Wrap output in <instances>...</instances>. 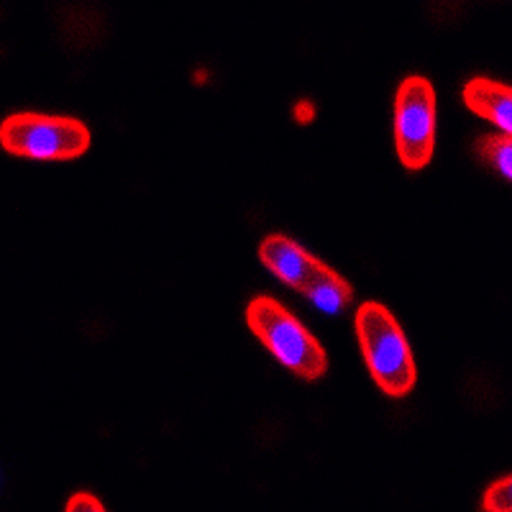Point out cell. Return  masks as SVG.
Listing matches in <instances>:
<instances>
[{"instance_id": "52a82bcc", "label": "cell", "mask_w": 512, "mask_h": 512, "mask_svg": "<svg viewBox=\"0 0 512 512\" xmlns=\"http://www.w3.org/2000/svg\"><path fill=\"white\" fill-rule=\"evenodd\" d=\"M303 295L308 297L315 308L323 310V313L336 315L341 313L346 305H351V300H354V287H351V282L346 280V277H341L336 269L326 264V267L320 269L313 280H310V285L305 287Z\"/></svg>"}, {"instance_id": "30bf717a", "label": "cell", "mask_w": 512, "mask_h": 512, "mask_svg": "<svg viewBox=\"0 0 512 512\" xmlns=\"http://www.w3.org/2000/svg\"><path fill=\"white\" fill-rule=\"evenodd\" d=\"M64 512H105L103 502L98 497H93L90 492H77V495L70 497Z\"/></svg>"}, {"instance_id": "8992f818", "label": "cell", "mask_w": 512, "mask_h": 512, "mask_svg": "<svg viewBox=\"0 0 512 512\" xmlns=\"http://www.w3.org/2000/svg\"><path fill=\"white\" fill-rule=\"evenodd\" d=\"M461 98L469 111L487 118L500 128V134L512 131V90L510 85L489 77H472L461 90Z\"/></svg>"}, {"instance_id": "9c48e42d", "label": "cell", "mask_w": 512, "mask_h": 512, "mask_svg": "<svg viewBox=\"0 0 512 512\" xmlns=\"http://www.w3.org/2000/svg\"><path fill=\"white\" fill-rule=\"evenodd\" d=\"M484 512H512V477L505 474L487 487L482 497Z\"/></svg>"}, {"instance_id": "277c9868", "label": "cell", "mask_w": 512, "mask_h": 512, "mask_svg": "<svg viewBox=\"0 0 512 512\" xmlns=\"http://www.w3.org/2000/svg\"><path fill=\"white\" fill-rule=\"evenodd\" d=\"M436 88L423 75L400 82L395 95V149L410 172L428 167L436 152Z\"/></svg>"}, {"instance_id": "5b68a950", "label": "cell", "mask_w": 512, "mask_h": 512, "mask_svg": "<svg viewBox=\"0 0 512 512\" xmlns=\"http://www.w3.org/2000/svg\"><path fill=\"white\" fill-rule=\"evenodd\" d=\"M259 259L277 280H282L297 292H303L315 274L326 267V262H320L318 256L310 254L308 249H303L285 233L264 236L262 244H259Z\"/></svg>"}, {"instance_id": "3957f363", "label": "cell", "mask_w": 512, "mask_h": 512, "mask_svg": "<svg viewBox=\"0 0 512 512\" xmlns=\"http://www.w3.org/2000/svg\"><path fill=\"white\" fill-rule=\"evenodd\" d=\"M93 144L88 123L49 113H11L0 121V146L8 154L39 162H70Z\"/></svg>"}, {"instance_id": "6da1fadb", "label": "cell", "mask_w": 512, "mask_h": 512, "mask_svg": "<svg viewBox=\"0 0 512 512\" xmlns=\"http://www.w3.org/2000/svg\"><path fill=\"white\" fill-rule=\"evenodd\" d=\"M354 326L364 364L379 390L390 397L410 395L418 384V364L395 313L377 300H367L356 310Z\"/></svg>"}, {"instance_id": "ba28073f", "label": "cell", "mask_w": 512, "mask_h": 512, "mask_svg": "<svg viewBox=\"0 0 512 512\" xmlns=\"http://www.w3.org/2000/svg\"><path fill=\"white\" fill-rule=\"evenodd\" d=\"M477 157L495 167L505 180L512 177V139L507 134H487L477 139Z\"/></svg>"}, {"instance_id": "7a4b0ae2", "label": "cell", "mask_w": 512, "mask_h": 512, "mask_svg": "<svg viewBox=\"0 0 512 512\" xmlns=\"http://www.w3.org/2000/svg\"><path fill=\"white\" fill-rule=\"evenodd\" d=\"M246 323L264 349L297 377L313 382L328 372V354L323 344L277 297H251L246 305Z\"/></svg>"}]
</instances>
